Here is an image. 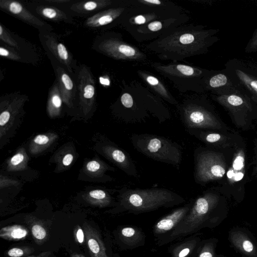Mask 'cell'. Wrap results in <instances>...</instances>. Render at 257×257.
Returning a JSON list of instances; mask_svg holds the SVG:
<instances>
[{"label": "cell", "instance_id": "cell-38", "mask_svg": "<svg viewBox=\"0 0 257 257\" xmlns=\"http://www.w3.org/2000/svg\"><path fill=\"white\" fill-rule=\"evenodd\" d=\"M10 112L8 110L2 112L0 115V125L1 126L5 125L9 120Z\"/></svg>", "mask_w": 257, "mask_h": 257}, {"label": "cell", "instance_id": "cell-12", "mask_svg": "<svg viewBox=\"0 0 257 257\" xmlns=\"http://www.w3.org/2000/svg\"><path fill=\"white\" fill-rule=\"evenodd\" d=\"M99 49L107 55L118 59H136L141 54L132 46L113 39L103 41Z\"/></svg>", "mask_w": 257, "mask_h": 257}, {"label": "cell", "instance_id": "cell-20", "mask_svg": "<svg viewBox=\"0 0 257 257\" xmlns=\"http://www.w3.org/2000/svg\"><path fill=\"white\" fill-rule=\"evenodd\" d=\"M244 159L245 155L243 151H237L234 155L232 167L228 173V177L230 182L233 183L240 180L244 173Z\"/></svg>", "mask_w": 257, "mask_h": 257}, {"label": "cell", "instance_id": "cell-15", "mask_svg": "<svg viewBox=\"0 0 257 257\" xmlns=\"http://www.w3.org/2000/svg\"><path fill=\"white\" fill-rule=\"evenodd\" d=\"M201 240L198 232L172 244L168 251L171 257H195Z\"/></svg>", "mask_w": 257, "mask_h": 257}, {"label": "cell", "instance_id": "cell-3", "mask_svg": "<svg viewBox=\"0 0 257 257\" xmlns=\"http://www.w3.org/2000/svg\"><path fill=\"white\" fill-rule=\"evenodd\" d=\"M131 141L139 153L157 162L179 169L183 160V148L176 142L154 134H133Z\"/></svg>", "mask_w": 257, "mask_h": 257}, {"label": "cell", "instance_id": "cell-40", "mask_svg": "<svg viewBox=\"0 0 257 257\" xmlns=\"http://www.w3.org/2000/svg\"><path fill=\"white\" fill-rule=\"evenodd\" d=\"M73 158V157L71 154H68L66 155L62 161L63 164L66 166H69L71 163Z\"/></svg>", "mask_w": 257, "mask_h": 257}, {"label": "cell", "instance_id": "cell-30", "mask_svg": "<svg viewBox=\"0 0 257 257\" xmlns=\"http://www.w3.org/2000/svg\"><path fill=\"white\" fill-rule=\"evenodd\" d=\"M32 231L33 235L39 239H43L46 235V232L44 228L39 225H34Z\"/></svg>", "mask_w": 257, "mask_h": 257}, {"label": "cell", "instance_id": "cell-14", "mask_svg": "<svg viewBox=\"0 0 257 257\" xmlns=\"http://www.w3.org/2000/svg\"><path fill=\"white\" fill-rule=\"evenodd\" d=\"M119 245L124 250L133 249L144 245L146 235L141 228L134 225H124L119 229Z\"/></svg>", "mask_w": 257, "mask_h": 257}, {"label": "cell", "instance_id": "cell-1", "mask_svg": "<svg viewBox=\"0 0 257 257\" xmlns=\"http://www.w3.org/2000/svg\"><path fill=\"white\" fill-rule=\"evenodd\" d=\"M227 216L225 206L219 196L208 191L193 200L184 219L166 236L156 240L158 246L198 233L204 228L213 229L219 226Z\"/></svg>", "mask_w": 257, "mask_h": 257}, {"label": "cell", "instance_id": "cell-33", "mask_svg": "<svg viewBox=\"0 0 257 257\" xmlns=\"http://www.w3.org/2000/svg\"><path fill=\"white\" fill-rule=\"evenodd\" d=\"M87 170L91 172H96L101 168V165L96 161L88 162L86 165Z\"/></svg>", "mask_w": 257, "mask_h": 257}, {"label": "cell", "instance_id": "cell-34", "mask_svg": "<svg viewBox=\"0 0 257 257\" xmlns=\"http://www.w3.org/2000/svg\"><path fill=\"white\" fill-rule=\"evenodd\" d=\"M26 234V230L20 228H16L11 232V236L14 238H22L25 236Z\"/></svg>", "mask_w": 257, "mask_h": 257}, {"label": "cell", "instance_id": "cell-47", "mask_svg": "<svg viewBox=\"0 0 257 257\" xmlns=\"http://www.w3.org/2000/svg\"><path fill=\"white\" fill-rule=\"evenodd\" d=\"M117 257H119V256H117Z\"/></svg>", "mask_w": 257, "mask_h": 257}, {"label": "cell", "instance_id": "cell-27", "mask_svg": "<svg viewBox=\"0 0 257 257\" xmlns=\"http://www.w3.org/2000/svg\"><path fill=\"white\" fill-rule=\"evenodd\" d=\"M89 195L93 198L101 200L105 204L110 202V196L106 192L102 190H95L89 192Z\"/></svg>", "mask_w": 257, "mask_h": 257}, {"label": "cell", "instance_id": "cell-19", "mask_svg": "<svg viewBox=\"0 0 257 257\" xmlns=\"http://www.w3.org/2000/svg\"><path fill=\"white\" fill-rule=\"evenodd\" d=\"M122 8L108 9L98 13L88 18L85 25L89 27H99L111 23L122 12Z\"/></svg>", "mask_w": 257, "mask_h": 257}, {"label": "cell", "instance_id": "cell-24", "mask_svg": "<svg viewBox=\"0 0 257 257\" xmlns=\"http://www.w3.org/2000/svg\"><path fill=\"white\" fill-rule=\"evenodd\" d=\"M142 75L147 83L166 101L173 104H177L178 103L175 99L168 94L163 85L157 78L145 74H142Z\"/></svg>", "mask_w": 257, "mask_h": 257}, {"label": "cell", "instance_id": "cell-5", "mask_svg": "<svg viewBox=\"0 0 257 257\" xmlns=\"http://www.w3.org/2000/svg\"><path fill=\"white\" fill-rule=\"evenodd\" d=\"M180 114L186 130L222 127L220 121L205 100L184 104L180 108Z\"/></svg>", "mask_w": 257, "mask_h": 257}, {"label": "cell", "instance_id": "cell-32", "mask_svg": "<svg viewBox=\"0 0 257 257\" xmlns=\"http://www.w3.org/2000/svg\"><path fill=\"white\" fill-rule=\"evenodd\" d=\"M89 247L91 251L96 254L98 253L100 250V246L98 242L94 239H90L88 241Z\"/></svg>", "mask_w": 257, "mask_h": 257}, {"label": "cell", "instance_id": "cell-25", "mask_svg": "<svg viewBox=\"0 0 257 257\" xmlns=\"http://www.w3.org/2000/svg\"><path fill=\"white\" fill-rule=\"evenodd\" d=\"M36 11L39 15L49 20L61 21L67 19V16L64 12L54 7L40 6L37 8Z\"/></svg>", "mask_w": 257, "mask_h": 257}, {"label": "cell", "instance_id": "cell-43", "mask_svg": "<svg viewBox=\"0 0 257 257\" xmlns=\"http://www.w3.org/2000/svg\"><path fill=\"white\" fill-rule=\"evenodd\" d=\"M141 1L142 2H143L147 3L149 4H151L153 5H159L161 4V2L159 0H143V1Z\"/></svg>", "mask_w": 257, "mask_h": 257}, {"label": "cell", "instance_id": "cell-28", "mask_svg": "<svg viewBox=\"0 0 257 257\" xmlns=\"http://www.w3.org/2000/svg\"><path fill=\"white\" fill-rule=\"evenodd\" d=\"M244 51L247 53L257 52V28L247 43Z\"/></svg>", "mask_w": 257, "mask_h": 257}, {"label": "cell", "instance_id": "cell-6", "mask_svg": "<svg viewBox=\"0 0 257 257\" xmlns=\"http://www.w3.org/2000/svg\"><path fill=\"white\" fill-rule=\"evenodd\" d=\"M224 70L238 89L252 99L257 98V64L250 60L240 58L228 60Z\"/></svg>", "mask_w": 257, "mask_h": 257}, {"label": "cell", "instance_id": "cell-37", "mask_svg": "<svg viewBox=\"0 0 257 257\" xmlns=\"http://www.w3.org/2000/svg\"><path fill=\"white\" fill-rule=\"evenodd\" d=\"M49 138L44 135H39L37 136L34 140V142L38 145H45L49 142Z\"/></svg>", "mask_w": 257, "mask_h": 257}, {"label": "cell", "instance_id": "cell-42", "mask_svg": "<svg viewBox=\"0 0 257 257\" xmlns=\"http://www.w3.org/2000/svg\"><path fill=\"white\" fill-rule=\"evenodd\" d=\"M77 238L80 243H82L84 240V235L81 229H79L77 232Z\"/></svg>", "mask_w": 257, "mask_h": 257}, {"label": "cell", "instance_id": "cell-29", "mask_svg": "<svg viewBox=\"0 0 257 257\" xmlns=\"http://www.w3.org/2000/svg\"><path fill=\"white\" fill-rule=\"evenodd\" d=\"M0 55L2 57L12 60L19 61L21 60V57L17 53L5 47H0Z\"/></svg>", "mask_w": 257, "mask_h": 257}, {"label": "cell", "instance_id": "cell-13", "mask_svg": "<svg viewBox=\"0 0 257 257\" xmlns=\"http://www.w3.org/2000/svg\"><path fill=\"white\" fill-rule=\"evenodd\" d=\"M79 95L81 104L88 108L93 103L95 95V82L89 69L83 66L81 68L78 76Z\"/></svg>", "mask_w": 257, "mask_h": 257}, {"label": "cell", "instance_id": "cell-46", "mask_svg": "<svg viewBox=\"0 0 257 257\" xmlns=\"http://www.w3.org/2000/svg\"><path fill=\"white\" fill-rule=\"evenodd\" d=\"M255 63L257 64V61L255 62Z\"/></svg>", "mask_w": 257, "mask_h": 257}, {"label": "cell", "instance_id": "cell-41", "mask_svg": "<svg viewBox=\"0 0 257 257\" xmlns=\"http://www.w3.org/2000/svg\"><path fill=\"white\" fill-rule=\"evenodd\" d=\"M146 18L143 15L137 16L134 19V22L136 24H144L146 22Z\"/></svg>", "mask_w": 257, "mask_h": 257}, {"label": "cell", "instance_id": "cell-45", "mask_svg": "<svg viewBox=\"0 0 257 257\" xmlns=\"http://www.w3.org/2000/svg\"><path fill=\"white\" fill-rule=\"evenodd\" d=\"M257 103V98L252 99Z\"/></svg>", "mask_w": 257, "mask_h": 257}, {"label": "cell", "instance_id": "cell-9", "mask_svg": "<svg viewBox=\"0 0 257 257\" xmlns=\"http://www.w3.org/2000/svg\"><path fill=\"white\" fill-rule=\"evenodd\" d=\"M230 246L241 257H257V240L247 228L234 226L228 233Z\"/></svg>", "mask_w": 257, "mask_h": 257}, {"label": "cell", "instance_id": "cell-21", "mask_svg": "<svg viewBox=\"0 0 257 257\" xmlns=\"http://www.w3.org/2000/svg\"><path fill=\"white\" fill-rule=\"evenodd\" d=\"M218 239L210 237L201 241L195 257H229L222 254H217L216 249Z\"/></svg>", "mask_w": 257, "mask_h": 257}, {"label": "cell", "instance_id": "cell-22", "mask_svg": "<svg viewBox=\"0 0 257 257\" xmlns=\"http://www.w3.org/2000/svg\"><path fill=\"white\" fill-rule=\"evenodd\" d=\"M111 2L107 0L83 1L73 4L71 9L79 13H88L111 5Z\"/></svg>", "mask_w": 257, "mask_h": 257}, {"label": "cell", "instance_id": "cell-31", "mask_svg": "<svg viewBox=\"0 0 257 257\" xmlns=\"http://www.w3.org/2000/svg\"><path fill=\"white\" fill-rule=\"evenodd\" d=\"M120 101L123 106L127 109L131 108L134 104L132 96L127 93H125L121 95Z\"/></svg>", "mask_w": 257, "mask_h": 257}, {"label": "cell", "instance_id": "cell-18", "mask_svg": "<svg viewBox=\"0 0 257 257\" xmlns=\"http://www.w3.org/2000/svg\"><path fill=\"white\" fill-rule=\"evenodd\" d=\"M58 83L62 100L68 106L72 105L75 94L74 83L68 74L61 67L57 69Z\"/></svg>", "mask_w": 257, "mask_h": 257}, {"label": "cell", "instance_id": "cell-2", "mask_svg": "<svg viewBox=\"0 0 257 257\" xmlns=\"http://www.w3.org/2000/svg\"><path fill=\"white\" fill-rule=\"evenodd\" d=\"M185 201L180 195L164 188L131 189L124 187L119 191L115 211L139 214L161 208H171Z\"/></svg>", "mask_w": 257, "mask_h": 257}, {"label": "cell", "instance_id": "cell-39", "mask_svg": "<svg viewBox=\"0 0 257 257\" xmlns=\"http://www.w3.org/2000/svg\"><path fill=\"white\" fill-rule=\"evenodd\" d=\"M23 253V251L18 248H13L8 251V254L11 257H20Z\"/></svg>", "mask_w": 257, "mask_h": 257}, {"label": "cell", "instance_id": "cell-16", "mask_svg": "<svg viewBox=\"0 0 257 257\" xmlns=\"http://www.w3.org/2000/svg\"><path fill=\"white\" fill-rule=\"evenodd\" d=\"M0 7L13 15L29 24L39 27L45 23L31 13L20 3L11 0H1Z\"/></svg>", "mask_w": 257, "mask_h": 257}, {"label": "cell", "instance_id": "cell-36", "mask_svg": "<svg viewBox=\"0 0 257 257\" xmlns=\"http://www.w3.org/2000/svg\"><path fill=\"white\" fill-rule=\"evenodd\" d=\"M24 159L22 154L18 153L14 155L11 160V163L13 166H17L20 164Z\"/></svg>", "mask_w": 257, "mask_h": 257}, {"label": "cell", "instance_id": "cell-11", "mask_svg": "<svg viewBox=\"0 0 257 257\" xmlns=\"http://www.w3.org/2000/svg\"><path fill=\"white\" fill-rule=\"evenodd\" d=\"M203 88L204 91H211L212 94H222L238 89L224 69L210 70L204 80Z\"/></svg>", "mask_w": 257, "mask_h": 257}, {"label": "cell", "instance_id": "cell-10", "mask_svg": "<svg viewBox=\"0 0 257 257\" xmlns=\"http://www.w3.org/2000/svg\"><path fill=\"white\" fill-rule=\"evenodd\" d=\"M191 200L184 205L173 210L158 220L153 227V232L159 240L169 234L184 219L193 204Z\"/></svg>", "mask_w": 257, "mask_h": 257}, {"label": "cell", "instance_id": "cell-23", "mask_svg": "<svg viewBox=\"0 0 257 257\" xmlns=\"http://www.w3.org/2000/svg\"><path fill=\"white\" fill-rule=\"evenodd\" d=\"M48 96V111L51 115L55 116L60 112L63 101L58 82L53 85Z\"/></svg>", "mask_w": 257, "mask_h": 257}, {"label": "cell", "instance_id": "cell-26", "mask_svg": "<svg viewBox=\"0 0 257 257\" xmlns=\"http://www.w3.org/2000/svg\"><path fill=\"white\" fill-rule=\"evenodd\" d=\"M0 39L9 46L19 49V45L17 41L2 24L0 25Z\"/></svg>", "mask_w": 257, "mask_h": 257}, {"label": "cell", "instance_id": "cell-17", "mask_svg": "<svg viewBox=\"0 0 257 257\" xmlns=\"http://www.w3.org/2000/svg\"><path fill=\"white\" fill-rule=\"evenodd\" d=\"M45 40L46 46L53 55L72 72V58L66 47L52 36H45Z\"/></svg>", "mask_w": 257, "mask_h": 257}, {"label": "cell", "instance_id": "cell-35", "mask_svg": "<svg viewBox=\"0 0 257 257\" xmlns=\"http://www.w3.org/2000/svg\"><path fill=\"white\" fill-rule=\"evenodd\" d=\"M162 23L160 21H153L150 23L148 28L152 32H157L162 29Z\"/></svg>", "mask_w": 257, "mask_h": 257}, {"label": "cell", "instance_id": "cell-8", "mask_svg": "<svg viewBox=\"0 0 257 257\" xmlns=\"http://www.w3.org/2000/svg\"><path fill=\"white\" fill-rule=\"evenodd\" d=\"M156 69L160 73L175 81L179 80L191 81L192 80L204 92L203 84L210 70L193 67L184 64H171L169 65H155Z\"/></svg>", "mask_w": 257, "mask_h": 257}, {"label": "cell", "instance_id": "cell-4", "mask_svg": "<svg viewBox=\"0 0 257 257\" xmlns=\"http://www.w3.org/2000/svg\"><path fill=\"white\" fill-rule=\"evenodd\" d=\"M194 179L196 183L204 186L210 182L222 178L226 172L222 155L202 148L194 151Z\"/></svg>", "mask_w": 257, "mask_h": 257}, {"label": "cell", "instance_id": "cell-7", "mask_svg": "<svg viewBox=\"0 0 257 257\" xmlns=\"http://www.w3.org/2000/svg\"><path fill=\"white\" fill-rule=\"evenodd\" d=\"M212 98L237 121L244 122L247 117L257 112V103L238 89L222 94H212Z\"/></svg>", "mask_w": 257, "mask_h": 257}, {"label": "cell", "instance_id": "cell-44", "mask_svg": "<svg viewBox=\"0 0 257 257\" xmlns=\"http://www.w3.org/2000/svg\"><path fill=\"white\" fill-rule=\"evenodd\" d=\"M47 2L51 3H63L68 2L69 1L68 0H48Z\"/></svg>", "mask_w": 257, "mask_h": 257}]
</instances>
